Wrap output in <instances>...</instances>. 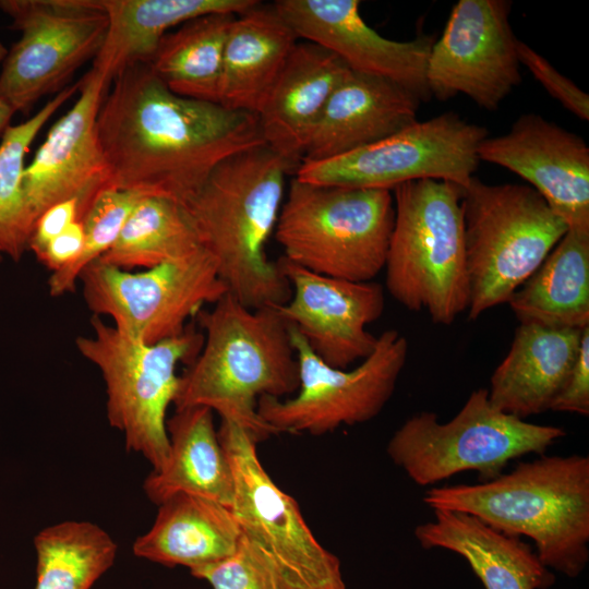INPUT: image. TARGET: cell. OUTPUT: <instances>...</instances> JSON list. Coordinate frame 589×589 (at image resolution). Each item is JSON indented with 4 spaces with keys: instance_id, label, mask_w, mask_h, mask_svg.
I'll return each mask as SVG.
<instances>
[{
    "instance_id": "obj_1",
    "label": "cell",
    "mask_w": 589,
    "mask_h": 589,
    "mask_svg": "<svg viewBox=\"0 0 589 589\" xmlns=\"http://www.w3.org/2000/svg\"><path fill=\"white\" fill-rule=\"evenodd\" d=\"M96 131L111 189L179 204L223 160L265 144L256 115L179 96L145 63L113 76Z\"/></svg>"
},
{
    "instance_id": "obj_2",
    "label": "cell",
    "mask_w": 589,
    "mask_h": 589,
    "mask_svg": "<svg viewBox=\"0 0 589 589\" xmlns=\"http://www.w3.org/2000/svg\"><path fill=\"white\" fill-rule=\"evenodd\" d=\"M290 170L265 144L248 148L223 160L180 204L228 293L250 309L278 308L291 296L278 262L265 251Z\"/></svg>"
},
{
    "instance_id": "obj_3",
    "label": "cell",
    "mask_w": 589,
    "mask_h": 589,
    "mask_svg": "<svg viewBox=\"0 0 589 589\" xmlns=\"http://www.w3.org/2000/svg\"><path fill=\"white\" fill-rule=\"evenodd\" d=\"M195 317L204 330L203 345L180 375L176 410L207 407L259 443L276 434L259 416L257 401L298 389L290 326L277 308L250 309L228 292Z\"/></svg>"
},
{
    "instance_id": "obj_4",
    "label": "cell",
    "mask_w": 589,
    "mask_h": 589,
    "mask_svg": "<svg viewBox=\"0 0 589 589\" xmlns=\"http://www.w3.org/2000/svg\"><path fill=\"white\" fill-rule=\"evenodd\" d=\"M432 509L462 512L534 542L541 562L569 578L589 562V457L542 456L478 484L429 489Z\"/></svg>"
},
{
    "instance_id": "obj_5",
    "label": "cell",
    "mask_w": 589,
    "mask_h": 589,
    "mask_svg": "<svg viewBox=\"0 0 589 589\" xmlns=\"http://www.w3.org/2000/svg\"><path fill=\"white\" fill-rule=\"evenodd\" d=\"M395 219L385 272L386 289L402 306L450 325L470 301L462 187L419 179L392 190Z\"/></svg>"
},
{
    "instance_id": "obj_6",
    "label": "cell",
    "mask_w": 589,
    "mask_h": 589,
    "mask_svg": "<svg viewBox=\"0 0 589 589\" xmlns=\"http://www.w3.org/2000/svg\"><path fill=\"white\" fill-rule=\"evenodd\" d=\"M394 219L389 190L293 178L274 233L283 259L294 265L334 278L372 281L384 269Z\"/></svg>"
},
{
    "instance_id": "obj_7",
    "label": "cell",
    "mask_w": 589,
    "mask_h": 589,
    "mask_svg": "<svg viewBox=\"0 0 589 589\" xmlns=\"http://www.w3.org/2000/svg\"><path fill=\"white\" fill-rule=\"evenodd\" d=\"M91 335L75 339L83 358L100 372L106 387V416L122 433L125 447L143 456L152 471L168 458L167 410L175 401L180 375L203 345V333L188 328L179 336L146 344L93 315Z\"/></svg>"
},
{
    "instance_id": "obj_8",
    "label": "cell",
    "mask_w": 589,
    "mask_h": 589,
    "mask_svg": "<svg viewBox=\"0 0 589 589\" xmlns=\"http://www.w3.org/2000/svg\"><path fill=\"white\" fill-rule=\"evenodd\" d=\"M468 318L508 302L568 230L531 187L489 184L477 177L462 188Z\"/></svg>"
},
{
    "instance_id": "obj_9",
    "label": "cell",
    "mask_w": 589,
    "mask_h": 589,
    "mask_svg": "<svg viewBox=\"0 0 589 589\" xmlns=\"http://www.w3.org/2000/svg\"><path fill=\"white\" fill-rule=\"evenodd\" d=\"M565 435L560 426L530 423L501 411L481 387L447 422L431 411L408 418L386 452L418 485H432L465 471L478 472L483 482L503 473L510 460L543 454Z\"/></svg>"
},
{
    "instance_id": "obj_10",
    "label": "cell",
    "mask_w": 589,
    "mask_h": 589,
    "mask_svg": "<svg viewBox=\"0 0 589 589\" xmlns=\"http://www.w3.org/2000/svg\"><path fill=\"white\" fill-rule=\"evenodd\" d=\"M217 433L233 473L231 510L281 588L347 589L339 558L318 542L296 500L267 473L257 456L259 442L228 420H221Z\"/></svg>"
},
{
    "instance_id": "obj_11",
    "label": "cell",
    "mask_w": 589,
    "mask_h": 589,
    "mask_svg": "<svg viewBox=\"0 0 589 589\" xmlns=\"http://www.w3.org/2000/svg\"><path fill=\"white\" fill-rule=\"evenodd\" d=\"M290 336L299 371L296 395L264 396L257 401L259 416L276 434L324 435L374 419L393 396L408 354L406 337L387 329L359 365L337 369L316 357L291 326Z\"/></svg>"
},
{
    "instance_id": "obj_12",
    "label": "cell",
    "mask_w": 589,
    "mask_h": 589,
    "mask_svg": "<svg viewBox=\"0 0 589 589\" xmlns=\"http://www.w3.org/2000/svg\"><path fill=\"white\" fill-rule=\"evenodd\" d=\"M79 283L93 315L109 317L119 330L146 344L181 335L189 318L228 292L204 249L137 272L97 260Z\"/></svg>"
},
{
    "instance_id": "obj_13",
    "label": "cell",
    "mask_w": 589,
    "mask_h": 589,
    "mask_svg": "<svg viewBox=\"0 0 589 589\" xmlns=\"http://www.w3.org/2000/svg\"><path fill=\"white\" fill-rule=\"evenodd\" d=\"M488 130L448 111L417 121L381 141L318 161H302L294 178L315 184L392 191L402 183L436 179L466 187L476 172Z\"/></svg>"
},
{
    "instance_id": "obj_14",
    "label": "cell",
    "mask_w": 589,
    "mask_h": 589,
    "mask_svg": "<svg viewBox=\"0 0 589 589\" xmlns=\"http://www.w3.org/2000/svg\"><path fill=\"white\" fill-rule=\"evenodd\" d=\"M0 10L21 33L0 72V97L16 112L61 92L95 59L108 29L101 0H0Z\"/></svg>"
},
{
    "instance_id": "obj_15",
    "label": "cell",
    "mask_w": 589,
    "mask_h": 589,
    "mask_svg": "<svg viewBox=\"0 0 589 589\" xmlns=\"http://www.w3.org/2000/svg\"><path fill=\"white\" fill-rule=\"evenodd\" d=\"M507 0H459L426 63L429 93L445 101L459 94L496 110L520 84L517 38Z\"/></svg>"
},
{
    "instance_id": "obj_16",
    "label": "cell",
    "mask_w": 589,
    "mask_h": 589,
    "mask_svg": "<svg viewBox=\"0 0 589 589\" xmlns=\"http://www.w3.org/2000/svg\"><path fill=\"white\" fill-rule=\"evenodd\" d=\"M278 264L291 296L277 310L316 357L330 366L349 369L373 352L377 336L366 327L385 308L380 284L320 275L283 257Z\"/></svg>"
},
{
    "instance_id": "obj_17",
    "label": "cell",
    "mask_w": 589,
    "mask_h": 589,
    "mask_svg": "<svg viewBox=\"0 0 589 589\" xmlns=\"http://www.w3.org/2000/svg\"><path fill=\"white\" fill-rule=\"evenodd\" d=\"M109 84L105 74L92 68L80 81L75 104L51 127L25 166L22 188L35 224L49 207L69 199L79 200L83 219L98 194L111 189L96 131Z\"/></svg>"
},
{
    "instance_id": "obj_18",
    "label": "cell",
    "mask_w": 589,
    "mask_h": 589,
    "mask_svg": "<svg viewBox=\"0 0 589 589\" xmlns=\"http://www.w3.org/2000/svg\"><path fill=\"white\" fill-rule=\"evenodd\" d=\"M273 7L299 38L330 51L351 71L389 80L421 101L431 98L425 73L433 36L383 37L362 19L358 0H277Z\"/></svg>"
},
{
    "instance_id": "obj_19",
    "label": "cell",
    "mask_w": 589,
    "mask_h": 589,
    "mask_svg": "<svg viewBox=\"0 0 589 589\" xmlns=\"http://www.w3.org/2000/svg\"><path fill=\"white\" fill-rule=\"evenodd\" d=\"M478 158L526 180L568 229L589 231V147L578 134L525 113L505 134L486 136Z\"/></svg>"
},
{
    "instance_id": "obj_20",
    "label": "cell",
    "mask_w": 589,
    "mask_h": 589,
    "mask_svg": "<svg viewBox=\"0 0 589 589\" xmlns=\"http://www.w3.org/2000/svg\"><path fill=\"white\" fill-rule=\"evenodd\" d=\"M420 103L389 80L349 70L329 97L301 163L330 159L406 129L418 121Z\"/></svg>"
},
{
    "instance_id": "obj_21",
    "label": "cell",
    "mask_w": 589,
    "mask_h": 589,
    "mask_svg": "<svg viewBox=\"0 0 589 589\" xmlns=\"http://www.w3.org/2000/svg\"><path fill=\"white\" fill-rule=\"evenodd\" d=\"M349 70L310 41H298L289 53L257 119L265 145L292 169L300 165L329 97Z\"/></svg>"
},
{
    "instance_id": "obj_22",
    "label": "cell",
    "mask_w": 589,
    "mask_h": 589,
    "mask_svg": "<svg viewBox=\"0 0 589 589\" xmlns=\"http://www.w3.org/2000/svg\"><path fill=\"white\" fill-rule=\"evenodd\" d=\"M582 330L520 323L486 388L492 405L522 420L551 410L577 359Z\"/></svg>"
},
{
    "instance_id": "obj_23",
    "label": "cell",
    "mask_w": 589,
    "mask_h": 589,
    "mask_svg": "<svg viewBox=\"0 0 589 589\" xmlns=\"http://www.w3.org/2000/svg\"><path fill=\"white\" fill-rule=\"evenodd\" d=\"M413 532L423 549H443L465 558L484 589H549L555 582L554 573L520 537L473 515L433 509V519Z\"/></svg>"
},
{
    "instance_id": "obj_24",
    "label": "cell",
    "mask_w": 589,
    "mask_h": 589,
    "mask_svg": "<svg viewBox=\"0 0 589 589\" xmlns=\"http://www.w3.org/2000/svg\"><path fill=\"white\" fill-rule=\"evenodd\" d=\"M231 507L188 493L158 505L152 527L132 545L135 556L190 570L231 556L242 539Z\"/></svg>"
},
{
    "instance_id": "obj_25",
    "label": "cell",
    "mask_w": 589,
    "mask_h": 589,
    "mask_svg": "<svg viewBox=\"0 0 589 589\" xmlns=\"http://www.w3.org/2000/svg\"><path fill=\"white\" fill-rule=\"evenodd\" d=\"M298 39L273 4L237 14L224 48L219 104L257 116Z\"/></svg>"
},
{
    "instance_id": "obj_26",
    "label": "cell",
    "mask_w": 589,
    "mask_h": 589,
    "mask_svg": "<svg viewBox=\"0 0 589 589\" xmlns=\"http://www.w3.org/2000/svg\"><path fill=\"white\" fill-rule=\"evenodd\" d=\"M213 413L207 407L195 406L178 409L167 419V461L143 484L151 502L159 505L172 495L188 493L231 507L233 473Z\"/></svg>"
},
{
    "instance_id": "obj_27",
    "label": "cell",
    "mask_w": 589,
    "mask_h": 589,
    "mask_svg": "<svg viewBox=\"0 0 589 589\" xmlns=\"http://www.w3.org/2000/svg\"><path fill=\"white\" fill-rule=\"evenodd\" d=\"M255 0H101L108 29L93 69L111 82L127 67L148 64L171 28L212 13L240 14Z\"/></svg>"
},
{
    "instance_id": "obj_28",
    "label": "cell",
    "mask_w": 589,
    "mask_h": 589,
    "mask_svg": "<svg viewBox=\"0 0 589 589\" xmlns=\"http://www.w3.org/2000/svg\"><path fill=\"white\" fill-rule=\"evenodd\" d=\"M507 303L519 323L589 326V231L568 229Z\"/></svg>"
},
{
    "instance_id": "obj_29",
    "label": "cell",
    "mask_w": 589,
    "mask_h": 589,
    "mask_svg": "<svg viewBox=\"0 0 589 589\" xmlns=\"http://www.w3.org/2000/svg\"><path fill=\"white\" fill-rule=\"evenodd\" d=\"M237 14L212 13L167 33L148 65L175 94L219 104L224 48Z\"/></svg>"
},
{
    "instance_id": "obj_30",
    "label": "cell",
    "mask_w": 589,
    "mask_h": 589,
    "mask_svg": "<svg viewBox=\"0 0 589 589\" xmlns=\"http://www.w3.org/2000/svg\"><path fill=\"white\" fill-rule=\"evenodd\" d=\"M183 208L159 196H141L113 245L98 260L124 269L151 268L201 250Z\"/></svg>"
},
{
    "instance_id": "obj_31",
    "label": "cell",
    "mask_w": 589,
    "mask_h": 589,
    "mask_svg": "<svg viewBox=\"0 0 589 589\" xmlns=\"http://www.w3.org/2000/svg\"><path fill=\"white\" fill-rule=\"evenodd\" d=\"M35 589H92L113 565L118 545L101 527L65 520L50 525L34 538Z\"/></svg>"
},
{
    "instance_id": "obj_32",
    "label": "cell",
    "mask_w": 589,
    "mask_h": 589,
    "mask_svg": "<svg viewBox=\"0 0 589 589\" xmlns=\"http://www.w3.org/2000/svg\"><path fill=\"white\" fill-rule=\"evenodd\" d=\"M80 89V82L64 87L35 115L9 125L0 143V261L14 262L28 250L35 221L27 207L22 179L25 157L40 129Z\"/></svg>"
},
{
    "instance_id": "obj_33",
    "label": "cell",
    "mask_w": 589,
    "mask_h": 589,
    "mask_svg": "<svg viewBox=\"0 0 589 589\" xmlns=\"http://www.w3.org/2000/svg\"><path fill=\"white\" fill-rule=\"evenodd\" d=\"M141 196L118 189H107L98 194L82 219L84 226L82 253L73 264L51 273L48 279L50 296L61 297L75 290L82 272L113 245Z\"/></svg>"
},
{
    "instance_id": "obj_34",
    "label": "cell",
    "mask_w": 589,
    "mask_h": 589,
    "mask_svg": "<svg viewBox=\"0 0 589 589\" xmlns=\"http://www.w3.org/2000/svg\"><path fill=\"white\" fill-rule=\"evenodd\" d=\"M190 573L213 589H283L274 569L244 534L231 556Z\"/></svg>"
},
{
    "instance_id": "obj_35",
    "label": "cell",
    "mask_w": 589,
    "mask_h": 589,
    "mask_svg": "<svg viewBox=\"0 0 589 589\" xmlns=\"http://www.w3.org/2000/svg\"><path fill=\"white\" fill-rule=\"evenodd\" d=\"M517 56L544 89L567 110L584 121L589 120V96L561 74L543 56L517 40Z\"/></svg>"
},
{
    "instance_id": "obj_36",
    "label": "cell",
    "mask_w": 589,
    "mask_h": 589,
    "mask_svg": "<svg viewBox=\"0 0 589 589\" xmlns=\"http://www.w3.org/2000/svg\"><path fill=\"white\" fill-rule=\"evenodd\" d=\"M551 410L589 414V326L582 330L577 359Z\"/></svg>"
},
{
    "instance_id": "obj_37",
    "label": "cell",
    "mask_w": 589,
    "mask_h": 589,
    "mask_svg": "<svg viewBox=\"0 0 589 589\" xmlns=\"http://www.w3.org/2000/svg\"><path fill=\"white\" fill-rule=\"evenodd\" d=\"M81 219V206L77 199H69L55 204L37 219L29 239L28 250L37 256L53 238Z\"/></svg>"
},
{
    "instance_id": "obj_38",
    "label": "cell",
    "mask_w": 589,
    "mask_h": 589,
    "mask_svg": "<svg viewBox=\"0 0 589 589\" xmlns=\"http://www.w3.org/2000/svg\"><path fill=\"white\" fill-rule=\"evenodd\" d=\"M83 247L84 226L82 220H77L53 238L36 257L53 273L73 264L81 255Z\"/></svg>"
},
{
    "instance_id": "obj_39",
    "label": "cell",
    "mask_w": 589,
    "mask_h": 589,
    "mask_svg": "<svg viewBox=\"0 0 589 589\" xmlns=\"http://www.w3.org/2000/svg\"><path fill=\"white\" fill-rule=\"evenodd\" d=\"M15 112L13 107L0 97V133H3L9 127L10 120Z\"/></svg>"
},
{
    "instance_id": "obj_40",
    "label": "cell",
    "mask_w": 589,
    "mask_h": 589,
    "mask_svg": "<svg viewBox=\"0 0 589 589\" xmlns=\"http://www.w3.org/2000/svg\"><path fill=\"white\" fill-rule=\"evenodd\" d=\"M8 53V49L4 47V45L0 41V62L3 61Z\"/></svg>"
}]
</instances>
